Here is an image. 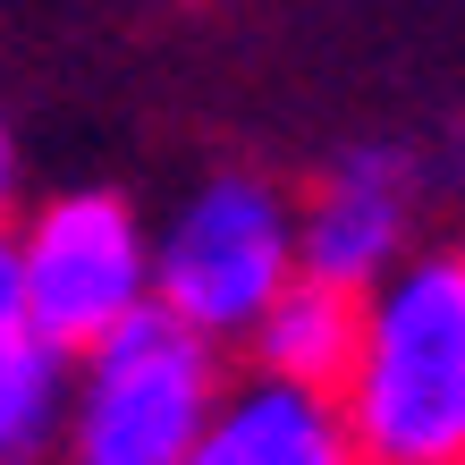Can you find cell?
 Instances as JSON below:
<instances>
[{
	"mask_svg": "<svg viewBox=\"0 0 465 465\" xmlns=\"http://www.w3.org/2000/svg\"><path fill=\"white\" fill-rule=\"evenodd\" d=\"M339 423L355 465H465V254H423L364 288Z\"/></svg>",
	"mask_w": 465,
	"mask_h": 465,
	"instance_id": "cell-1",
	"label": "cell"
},
{
	"mask_svg": "<svg viewBox=\"0 0 465 465\" xmlns=\"http://www.w3.org/2000/svg\"><path fill=\"white\" fill-rule=\"evenodd\" d=\"M17 296L43 347H94L111 322H127L153 296V245L119 195H60L9 237Z\"/></svg>",
	"mask_w": 465,
	"mask_h": 465,
	"instance_id": "cell-4",
	"label": "cell"
},
{
	"mask_svg": "<svg viewBox=\"0 0 465 465\" xmlns=\"http://www.w3.org/2000/svg\"><path fill=\"white\" fill-rule=\"evenodd\" d=\"M60 390H68V355L35 339L25 296H17V254H9V229H0V465H51Z\"/></svg>",
	"mask_w": 465,
	"mask_h": 465,
	"instance_id": "cell-8",
	"label": "cell"
},
{
	"mask_svg": "<svg viewBox=\"0 0 465 465\" xmlns=\"http://www.w3.org/2000/svg\"><path fill=\"white\" fill-rule=\"evenodd\" d=\"M288 271H296L288 195L262 178H212L153 254V305H170L186 331L237 355V339L254 331V313L280 296Z\"/></svg>",
	"mask_w": 465,
	"mask_h": 465,
	"instance_id": "cell-3",
	"label": "cell"
},
{
	"mask_svg": "<svg viewBox=\"0 0 465 465\" xmlns=\"http://www.w3.org/2000/svg\"><path fill=\"white\" fill-rule=\"evenodd\" d=\"M355 331H364V296H355V288H331V280L288 271L280 296L254 313V331L237 339V355L254 372H271V381H296V390L339 398V381L355 364Z\"/></svg>",
	"mask_w": 465,
	"mask_h": 465,
	"instance_id": "cell-7",
	"label": "cell"
},
{
	"mask_svg": "<svg viewBox=\"0 0 465 465\" xmlns=\"http://www.w3.org/2000/svg\"><path fill=\"white\" fill-rule=\"evenodd\" d=\"M9 203H17V153H9V127H0V229H9Z\"/></svg>",
	"mask_w": 465,
	"mask_h": 465,
	"instance_id": "cell-9",
	"label": "cell"
},
{
	"mask_svg": "<svg viewBox=\"0 0 465 465\" xmlns=\"http://www.w3.org/2000/svg\"><path fill=\"white\" fill-rule=\"evenodd\" d=\"M229 390V347L186 331L170 305H135L68 355L51 465H178Z\"/></svg>",
	"mask_w": 465,
	"mask_h": 465,
	"instance_id": "cell-2",
	"label": "cell"
},
{
	"mask_svg": "<svg viewBox=\"0 0 465 465\" xmlns=\"http://www.w3.org/2000/svg\"><path fill=\"white\" fill-rule=\"evenodd\" d=\"M406 161L398 153H355L331 170V186L296 212V271L305 280H331L364 296L381 271L398 262V237H406Z\"/></svg>",
	"mask_w": 465,
	"mask_h": 465,
	"instance_id": "cell-5",
	"label": "cell"
},
{
	"mask_svg": "<svg viewBox=\"0 0 465 465\" xmlns=\"http://www.w3.org/2000/svg\"><path fill=\"white\" fill-rule=\"evenodd\" d=\"M178 465H355V440L339 423V398L245 372L221 390V406L203 415L195 449Z\"/></svg>",
	"mask_w": 465,
	"mask_h": 465,
	"instance_id": "cell-6",
	"label": "cell"
}]
</instances>
